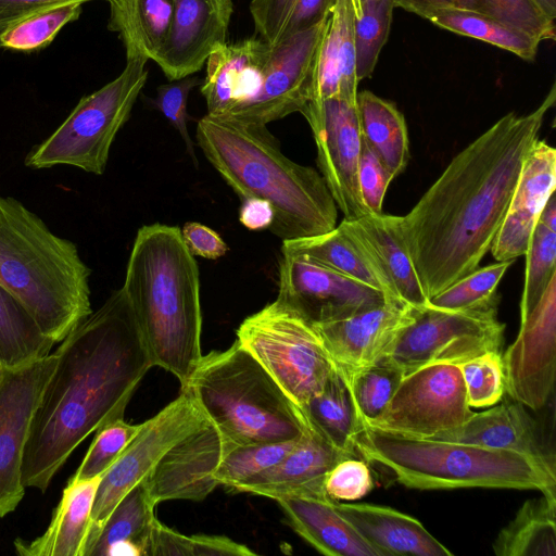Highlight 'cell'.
<instances>
[{
	"mask_svg": "<svg viewBox=\"0 0 556 556\" xmlns=\"http://www.w3.org/2000/svg\"><path fill=\"white\" fill-rule=\"evenodd\" d=\"M555 84L532 112H509L456 154L416 205L401 232L428 299L478 268L503 223Z\"/></svg>",
	"mask_w": 556,
	"mask_h": 556,
	"instance_id": "obj_1",
	"label": "cell"
},
{
	"mask_svg": "<svg viewBox=\"0 0 556 556\" xmlns=\"http://www.w3.org/2000/svg\"><path fill=\"white\" fill-rule=\"evenodd\" d=\"M54 353L58 362L35 412L22 466L25 489L42 493L89 434L123 418L153 367L122 289L78 324Z\"/></svg>",
	"mask_w": 556,
	"mask_h": 556,
	"instance_id": "obj_2",
	"label": "cell"
},
{
	"mask_svg": "<svg viewBox=\"0 0 556 556\" xmlns=\"http://www.w3.org/2000/svg\"><path fill=\"white\" fill-rule=\"evenodd\" d=\"M197 144L242 200L269 202V230L282 241L337 226L338 207L320 173L288 159L266 125L206 114L198 122Z\"/></svg>",
	"mask_w": 556,
	"mask_h": 556,
	"instance_id": "obj_3",
	"label": "cell"
},
{
	"mask_svg": "<svg viewBox=\"0 0 556 556\" xmlns=\"http://www.w3.org/2000/svg\"><path fill=\"white\" fill-rule=\"evenodd\" d=\"M153 366L184 388L201 357L199 268L178 227L142 226L121 288Z\"/></svg>",
	"mask_w": 556,
	"mask_h": 556,
	"instance_id": "obj_4",
	"label": "cell"
},
{
	"mask_svg": "<svg viewBox=\"0 0 556 556\" xmlns=\"http://www.w3.org/2000/svg\"><path fill=\"white\" fill-rule=\"evenodd\" d=\"M89 276L72 241L20 201L0 195V286L55 343L92 313Z\"/></svg>",
	"mask_w": 556,
	"mask_h": 556,
	"instance_id": "obj_5",
	"label": "cell"
},
{
	"mask_svg": "<svg viewBox=\"0 0 556 556\" xmlns=\"http://www.w3.org/2000/svg\"><path fill=\"white\" fill-rule=\"evenodd\" d=\"M356 452L410 489H516L556 496L555 466L518 452L406 437L365 422Z\"/></svg>",
	"mask_w": 556,
	"mask_h": 556,
	"instance_id": "obj_6",
	"label": "cell"
},
{
	"mask_svg": "<svg viewBox=\"0 0 556 556\" xmlns=\"http://www.w3.org/2000/svg\"><path fill=\"white\" fill-rule=\"evenodd\" d=\"M181 389L217 428L224 445L290 441L307 427L299 407L237 340L202 356Z\"/></svg>",
	"mask_w": 556,
	"mask_h": 556,
	"instance_id": "obj_7",
	"label": "cell"
},
{
	"mask_svg": "<svg viewBox=\"0 0 556 556\" xmlns=\"http://www.w3.org/2000/svg\"><path fill=\"white\" fill-rule=\"evenodd\" d=\"M126 66L112 81L81 98L68 117L25 159L39 169L70 165L87 173H104L111 146L146 85L148 59L126 52Z\"/></svg>",
	"mask_w": 556,
	"mask_h": 556,
	"instance_id": "obj_8",
	"label": "cell"
},
{
	"mask_svg": "<svg viewBox=\"0 0 556 556\" xmlns=\"http://www.w3.org/2000/svg\"><path fill=\"white\" fill-rule=\"evenodd\" d=\"M236 333L298 407L323 389L334 367L313 325L278 300L248 316Z\"/></svg>",
	"mask_w": 556,
	"mask_h": 556,
	"instance_id": "obj_9",
	"label": "cell"
},
{
	"mask_svg": "<svg viewBox=\"0 0 556 556\" xmlns=\"http://www.w3.org/2000/svg\"><path fill=\"white\" fill-rule=\"evenodd\" d=\"M497 304L464 311L427 306L397 337L383 357L403 372L433 363L460 364L489 351H501L505 325Z\"/></svg>",
	"mask_w": 556,
	"mask_h": 556,
	"instance_id": "obj_10",
	"label": "cell"
},
{
	"mask_svg": "<svg viewBox=\"0 0 556 556\" xmlns=\"http://www.w3.org/2000/svg\"><path fill=\"white\" fill-rule=\"evenodd\" d=\"M472 413L459 366L433 363L405 372L383 414L367 425L430 439L462 426Z\"/></svg>",
	"mask_w": 556,
	"mask_h": 556,
	"instance_id": "obj_11",
	"label": "cell"
},
{
	"mask_svg": "<svg viewBox=\"0 0 556 556\" xmlns=\"http://www.w3.org/2000/svg\"><path fill=\"white\" fill-rule=\"evenodd\" d=\"M205 418L188 391L181 389L178 397L141 424L138 433L101 477L91 510L85 556H89L104 522L118 502L147 476L176 441Z\"/></svg>",
	"mask_w": 556,
	"mask_h": 556,
	"instance_id": "obj_12",
	"label": "cell"
},
{
	"mask_svg": "<svg viewBox=\"0 0 556 556\" xmlns=\"http://www.w3.org/2000/svg\"><path fill=\"white\" fill-rule=\"evenodd\" d=\"M329 17L271 46L258 91L220 116L267 125L291 113H301L313 99L317 58Z\"/></svg>",
	"mask_w": 556,
	"mask_h": 556,
	"instance_id": "obj_13",
	"label": "cell"
},
{
	"mask_svg": "<svg viewBox=\"0 0 556 556\" xmlns=\"http://www.w3.org/2000/svg\"><path fill=\"white\" fill-rule=\"evenodd\" d=\"M301 114L313 132L320 175L343 219L352 222L370 214L358 187L363 139L357 103L330 98L309 102Z\"/></svg>",
	"mask_w": 556,
	"mask_h": 556,
	"instance_id": "obj_14",
	"label": "cell"
},
{
	"mask_svg": "<svg viewBox=\"0 0 556 556\" xmlns=\"http://www.w3.org/2000/svg\"><path fill=\"white\" fill-rule=\"evenodd\" d=\"M276 300L316 326L377 307L388 299L378 289L318 262L282 254Z\"/></svg>",
	"mask_w": 556,
	"mask_h": 556,
	"instance_id": "obj_15",
	"label": "cell"
},
{
	"mask_svg": "<svg viewBox=\"0 0 556 556\" xmlns=\"http://www.w3.org/2000/svg\"><path fill=\"white\" fill-rule=\"evenodd\" d=\"M58 356L4 369L0 381V518L15 510L25 494L22 466L33 418Z\"/></svg>",
	"mask_w": 556,
	"mask_h": 556,
	"instance_id": "obj_16",
	"label": "cell"
},
{
	"mask_svg": "<svg viewBox=\"0 0 556 556\" xmlns=\"http://www.w3.org/2000/svg\"><path fill=\"white\" fill-rule=\"evenodd\" d=\"M502 359L506 393L531 410L545 407L556 378V275L536 305L520 315L516 340Z\"/></svg>",
	"mask_w": 556,
	"mask_h": 556,
	"instance_id": "obj_17",
	"label": "cell"
},
{
	"mask_svg": "<svg viewBox=\"0 0 556 556\" xmlns=\"http://www.w3.org/2000/svg\"><path fill=\"white\" fill-rule=\"evenodd\" d=\"M224 451L217 428L205 418L176 441L141 480L154 505L168 500H204L217 485Z\"/></svg>",
	"mask_w": 556,
	"mask_h": 556,
	"instance_id": "obj_18",
	"label": "cell"
},
{
	"mask_svg": "<svg viewBox=\"0 0 556 556\" xmlns=\"http://www.w3.org/2000/svg\"><path fill=\"white\" fill-rule=\"evenodd\" d=\"M417 309L400 300L333 323L313 326L324 349L345 377L382 359Z\"/></svg>",
	"mask_w": 556,
	"mask_h": 556,
	"instance_id": "obj_19",
	"label": "cell"
},
{
	"mask_svg": "<svg viewBox=\"0 0 556 556\" xmlns=\"http://www.w3.org/2000/svg\"><path fill=\"white\" fill-rule=\"evenodd\" d=\"M556 188V150L538 139L521 167L491 252L496 262L515 261L527 252L542 208Z\"/></svg>",
	"mask_w": 556,
	"mask_h": 556,
	"instance_id": "obj_20",
	"label": "cell"
},
{
	"mask_svg": "<svg viewBox=\"0 0 556 556\" xmlns=\"http://www.w3.org/2000/svg\"><path fill=\"white\" fill-rule=\"evenodd\" d=\"M168 33L154 61L169 80L199 72L211 53L225 42L229 21L215 0H173Z\"/></svg>",
	"mask_w": 556,
	"mask_h": 556,
	"instance_id": "obj_21",
	"label": "cell"
},
{
	"mask_svg": "<svg viewBox=\"0 0 556 556\" xmlns=\"http://www.w3.org/2000/svg\"><path fill=\"white\" fill-rule=\"evenodd\" d=\"M271 45L260 37L219 45L208 56L201 84L207 114L225 115L258 91Z\"/></svg>",
	"mask_w": 556,
	"mask_h": 556,
	"instance_id": "obj_22",
	"label": "cell"
},
{
	"mask_svg": "<svg viewBox=\"0 0 556 556\" xmlns=\"http://www.w3.org/2000/svg\"><path fill=\"white\" fill-rule=\"evenodd\" d=\"M345 457L352 456L334 448L307 426L279 463L238 484L233 490L275 501L319 493L325 491L327 473Z\"/></svg>",
	"mask_w": 556,
	"mask_h": 556,
	"instance_id": "obj_23",
	"label": "cell"
},
{
	"mask_svg": "<svg viewBox=\"0 0 556 556\" xmlns=\"http://www.w3.org/2000/svg\"><path fill=\"white\" fill-rule=\"evenodd\" d=\"M430 439L518 452L555 466L554 452L547 446L541 425L514 400L473 412L462 426Z\"/></svg>",
	"mask_w": 556,
	"mask_h": 556,
	"instance_id": "obj_24",
	"label": "cell"
},
{
	"mask_svg": "<svg viewBox=\"0 0 556 556\" xmlns=\"http://www.w3.org/2000/svg\"><path fill=\"white\" fill-rule=\"evenodd\" d=\"M400 219L401 216L382 213L367 214L352 222L343 219L342 223L391 282L397 296L413 308L424 309L429 305V299L413 266Z\"/></svg>",
	"mask_w": 556,
	"mask_h": 556,
	"instance_id": "obj_25",
	"label": "cell"
},
{
	"mask_svg": "<svg viewBox=\"0 0 556 556\" xmlns=\"http://www.w3.org/2000/svg\"><path fill=\"white\" fill-rule=\"evenodd\" d=\"M337 508L378 556L453 554L418 519L394 508L341 501H337Z\"/></svg>",
	"mask_w": 556,
	"mask_h": 556,
	"instance_id": "obj_26",
	"label": "cell"
},
{
	"mask_svg": "<svg viewBox=\"0 0 556 556\" xmlns=\"http://www.w3.org/2000/svg\"><path fill=\"white\" fill-rule=\"evenodd\" d=\"M292 529L328 556H378L325 491L278 500Z\"/></svg>",
	"mask_w": 556,
	"mask_h": 556,
	"instance_id": "obj_27",
	"label": "cell"
},
{
	"mask_svg": "<svg viewBox=\"0 0 556 556\" xmlns=\"http://www.w3.org/2000/svg\"><path fill=\"white\" fill-rule=\"evenodd\" d=\"M101 477L68 481L45 533L30 542L16 539V553L22 556H85Z\"/></svg>",
	"mask_w": 556,
	"mask_h": 556,
	"instance_id": "obj_28",
	"label": "cell"
},
{
	"mask_svg": "<svg viewBox=\"0 0 556 556\" xmlns=\"http://www.w3.org/2000/svg\"><path fill=\"white\" fill-rule=\"evenodd\" d=\"M281 253L307 257L378 289L388 300L402 301L342 222L323 235L283 240Z\"/></svg>",
	"mask_w": 556,
	"mask_h": 556,
	"instance_id": "obj_29",
	"label": "cell"
},
{
	"mask_svg": "<svg viewBox=\"0 0 556 556\" xmlns=\"http://www.w3.org/2000/svg\"><path fill=\"white\" fill-rule=\"evenodd\" d=\"M299 409L307 426L330 445L344 454L358 456L356 438L363 421L349 381L336 365L323 389Z\"/></svg>",
	"mask_w": 556,
	"mask_h": 556,
	"instance_id": "obj_30",
	"label": "cell"
},
{
	"mask_svg": "<svg viewBox=\"0 0 556 556\" xmlns=\"http://www.w3.org/2000/svg\"><path fill=\"white\" fill-rule=\"evenodd\" d=\"M363 142L394 179L406 167L409 140L404 115L396 105L369 90L356 98Z\"/></svg>",
	"mask_w": 556,
	"mask_h": 556,
	"instance_id": "obj_31",
	"label": "cell"
},
{
	"mask_svg": "<svg viewBox=\"0 0 556 556\" xmlns=\"http://www.w3.org/2000/svg\"><path fill=\"white\" fill-rule=\"evenodd\" d=\"M492 547L497 556H555L556 496L526 501Z\"/></svg>",
	"mask_w": 556,
	"mask_h": 556,
	"instance_id": "obj_32",
	"label": "cell"
},
{
	"mask_svg": "<svg viewBox=\"0 0 556 556\" xmlns=\"http://www.w3.org/2000/svg\"><path fill=\"white\" fill-rule=\"evenodd\" d=\"M109 29L119 34L127 51L153 60L162 46L174 12L173 0H109Z\"/></svg>",
	"mask_w": 556,
	"mask_h": 556,
	"instance_id": "obj_33",
	"label": "cell"
},
{
	"mask_svg": "<svg viewBox=\"0 0 556 556\" xmlns=\"http://www.w3.org/2000/svg\"><path fill=\"white\" fill-rule=\"evenodd\" d=\"M53 340L48 338L27 309L0 286V363L17 368L48 356Z\"/></svg>",
	"mask_w": 556,
	"mask_h": 556,
	"instance_id": "obj_34",
	"label": "cell"
},
{
	"mask_svg": "<svg viewBox=\"0 0 556 556\" xmlns=\"http://www.w3.org/2000/svg\"><path fill=\"white\" fill-rule=\"evenodd\" d=\"M155 506L143 482L137 483L108 517L89 556H104L109 547L118 543H130L141 555L149 556Z\"/></svg>",
	"mask_w": 556,
	"mask_h": 556,
	"instance_id": "obj_35",
	"label": "cell"
},
{
	"mask_svg": "<svg viewBox=\"0 0 556 556\" xmlns=\"http://www.w3.org/2000/svg\"><path fill=\"white\" fill-rule=\"evenodd\" d=\"M334 0H252L250 13L257 36L277 45L328 17Z\"/></svg>",
	"mask_w": 556,
	"mask_h": 556,
	"instance_id": "obj_36",
	"label": "cell"
},
{
	"mask_svg": "<svg viewBox=\"0 0 556 556\" xmlns=\"http://www.w3.org/2000/svg\"><path fill=\"white\" fill-rule=\"evenodd\" d=\"M429 21L455 34L507 50L526 61L534 60L540 45V41L527 34L472 10L459 8L446 10L435 14Z\"/></svg>",
	"mask_w": 556,
	"mask_h": 556,
	"instance_id": "obj_37",
	"label": "cell"
},
{
	"mask_svg": "<svg viewBox=\"0 0 556 556\" xmlns=\"http://www.w3.org/2000/svg\"><path fill=\"white\" fill-rule=\"evenodd\" d=\"M81 4L60 3L10 23L0 31V49L34 51L47 47L64 25L79 17Z\"/></svg>",
	"mask_w": 556,
	"mask_h": 556,
	"instance_id": "obj_38",
	"label": "cell"
},
{
	"mask_svg": "<svg viewBox=\"0 0 556 556\" xmlns=\"http://www.w3.org/2000/svg\"><path fill=\"white\" fill-rule=\"evenodd\" d=\"M514 261L476 268L429 299V306L464 311L498 303L497 287Z\"/></svg>",
	"mask_w": 556,
	"mask_h": 556,
	"instance_id": "obj_39",
	"label": "cell"
},
{
	"mask_svg": "<svg viewBox=\"0 0 556 556\" xmlns=\"http://www.w3.org/2000/svg\"><path fill=\"white\" fill-rule=\"evenodd\" d=\"M403 376L402 369L382 358L345 377L362 421L371 424L383 414Z\"/></svg>",
	"mask_w": 556,
	"mask_h": 556,
	"instance_id": "obj_40",
	"label": "cell"
},
{
	"mask_svg": "<svg viewBox=\"0 0 556 556\" xmlns=\"http://www.w3.org/2000/svg\"><path fill=\"white\" fill-rule=\"evenodd\" d=\"M298 439L277 443L224 445L215 479L218 484L235 489L279 463Z\"/></svg>",
	"mask_w": 556,
	"mask_h": 556,
	"instance_id": "obj_41",
	"label": "cell"
},
{
	"mask_svg": "<svg viewBox=\"0 0 556 556\" xmlns=\"http://www.w3.org/2000/svg\"><path fill=\"white\" fill-rule=\"evenodd\" d=\"M391 0L362 3V15L354 17L355 65L358 81L369 78L386 45L392 22Z\"/></svg>",
	"mask_w": 556,
	"mask_h": 556,
	"instance_id": "obj_42",
	"label": "cell"
},
{
	"mask_svg": "<svg viewBox=\"0 0 556 556\" xmlns=\"http://www.w3.org/2000/svg\"><path fill=\"white\" fill-rule=\"evenodd\" d=\"M250 556L248 546L220 535H185L155 519L149 556Z\"/></svg>",
	"mask_w": 556,
	"mask_h": 556,
	"instance_id": "obj_43",
	"label": "cell"
},
{
	"mask_svg": "<svg viewBox=\"0 0 556 556\" xmlns=\"http://www.w3.org/2000/svg\"><path fill=\"white\" fill-rule=\"evenodd\" d=\"M525 287L520 315L531 311L556 275V231L539 219L533 228L526 254Z\"/></svg>",
	"mask_w": 556,
	"mask_h": 556,
	"instance_id": "obj_44",
	"label": "cell"
},
{
	"mask_svg": "<svg viewBox=\"0 0 556 556\" xmlns=\"http://www.w3.org/2000/svg\"><path fill=\"white\" fill-rule=\"evenodd\" d=\"M471 408H488L506 394L502 354L489 351L458 364Z\"/></svg>",
	"mask_w": 556,
	"mask_h": 556,
	"instance_id": "obj_45",
	"label": "cell"
},
{
	"mask_svg": "<svg viewBox=\"0 0 556 556\" xmlns=\"http://www.w3.org/2000/svg\"><path fill=\"white\" fill-rule=\"evenodd\" d=\"M476 12L527 34L538 41L554 40L555 20L535 0H476Z\"/></svg>",
	"mask_w": 556,
	"mask_h": 556,
	"instance_id": "obj_46",
	"label": "cell"
},
{
	"mask_svg": "<svg viewBox=\"0 0 556 556\" xmlns=\"http://www.w3.org/2000/svg\"><path fill=\"white\" fill-rule=\"evenodd\" d=\"M140 425L124 418L114 419L98 429L81 464L70 481L89 480L102 476L121 456L138 433Z\"/></svg>",
	"mask_w": 556,
	"mask_h": 556,
	"instance_id": "obj_47",
	"label": "cell"
},
{
	"mask_svg": "<svg viewBox=\"0 0 556 556\" xmlns=\"http://www.w3.org/2000/svg\"><path fill=\"white\" fill-rule=\"evenodd\" d=\"M203 80L187 76L157 87L156 97L151 101L153 108L161 112L185 141L188 155L198 165L194 143L188 130L187 104L190 91Z\"/></svg>",
	"mask_w": 556,
	"mask_h": 556,
	"instance_id": "obj_48",
	"label": "cell"
},
{
	"mask_svg": "<svg viewBox=\"0 0 556 556\" xmlns=\"http://www.w3.org/2000/svg\"><path fill=\"white\" fill-rule=\"evenodd\" d=\"M324 488L327 495L334 501H356L374 489V477L364 458L345 457L327 473Z\"/></svg>",
	"mask_w": 556,
	"mask_h": 556,
	"instance_id": "obj_49",
	"label": "cell"
},
{
	"mask_svg": "<svg viewBox=\"0 0 556 556\" xmlns=\"http://www.w3.org/2000/svg\"><path fill=\"white\" fill-rule=\"evenodd\" d=\"M331 16L338 27V52L341 67L340 98L356 102L358 79L355 65L354 13L349 0H334Z\"/></svg>",
	"mask_w": 556,
	"mask_h": 556,
	"instance_id": "obj_50",
	"label": "cell"
},
{
	"mask_svg": "<svg viewBox=\"0 0 556 556\" xmlns=\"http://www.w3.org/2000/svg\"><path fill=\"white\" fill-rule=\"evenodd\" d=\"M393 180L381 161L363 142L358 164V187L370 214H382L383 200Z\"/></svg>",
	"mask_w": 556,
	"mask_h": 556,
	"instance_id": "obj_51",
	"label": "cell"
},
{
	"mask_svg": "<svg viewBox=\"0 0 556 556\" xmlns=\"http://www.w3.org/2000/svg\"><path fill=\"white\" fill-rule=\"evenodd\" d=\"M180 232L182 241L192 256L216 260L228 252V245L222 237L201 223L188 222Z\"/></svg>",
	"mask_w": 556,
	"mask_h": 556,
	"instance_id": "obj_52",
	"label": "cell"
},
{
	"mask_svg": "<svg viewBox=\"0 0 556 556\" xmlns=\"http://www.w3.org/2000/svg\"><path fill=\"white\" fill-rule=\"evenodd\" d=\"M72 1L84 3L91 0H0V31L10 23L36 11Z\"/></svg>",
	"mask_w": 556,
	"mask_h": 556,
	"instance_id": "obj_53",
	"label": "cell"
},
{
	"mask_svg": "<svg viewBox=\"0 0 556 556\" xmlns=\"http://www.w3.org/2000/svg\"><path fill=\"white\" fill-rule=\"evenodd\" d=\"M239 222L249 230L269 229L274 222V208L264 199H243L239 210Z\"/></svg>",
	"mask_w": 556,
	"mask_h": 556,
	"instance_id": "obj_54",
	"label": "cell"
},
{
	"mask_svg": "<svg viewBox=\"0 0 556 556\" xmlns=\"http://www.w3.org/2000/svg\"><path fill=\"white\" fill-rule=\"evenodd\" d=\"M394 8H401L424 18L430 20L435 14L459 8L458 0H391ZM460 9V8H459Z\"/></svg>",
	"mask_w": 556,
	"mask_h": 556,
	"instance_id": "obj_55",
	"label": "cell"
},
{
	"mask_svg": "<svg viewBox=\"0 0 556 556\" xmlns=\"http://www.w3.org/2000/svg\"><path fill=\"white\" fill-rule=\"evenodd\" d=\"M539 220L553 231H556V198L554 193L542 208Z\"/></svg>",
	"mask_w": 556,
	"mask_h": 556,
	"instance_id": "obj_56",
	"label": "cell"
},
{
	"mask_svg": "<svg viewBox=\"0 0 556 556\" xmlns=\"http://www.w3.org/2000/svg\"><path fill=\"white\" fill-rule=\"evenodd\" d=\"M540 8L553 20L556 17V0H535Z\"/></svg>",
	"mask_w": 556,
	"mask_h": 556,
	"instance_id": "obj_57",
	"label": "cell"
},
{
	"mask_svg": "<svg viewBox=\"0 0 556 556\" xmlns=\"http://www.w3.org/2000/svg\"><path fill=\"white\" fill-rule=\"evenodd\" d=\"M223 16L230 22L232 14V0H215Z\"/></svg>",
	"mask_w": 556,
	"mask_h": 556,
	"instance_id": "obj_58",
	"label": "cell"
},
{
	"mask_svg": "<svg viewBox=\"0 0 556 556\" xmlns=\"http://www.w3.org/2000/svg\"><path fill=\"white\" fill-rule=\"evenodd\" d=\"M354 13V17L358 18L362 15V0H349Z\"/></svg>",
	"mask_w": 556,
	"mask_h": 556,
	"instance_id": "obj_59",
	"label": "cell"
},
{
	"mask_svg": "<svg viewBox=\"0 0 556 556\" xmlns=\"http://www.w3.org/2000/svg\"><path fill=\"white\" fill-rule=\"evenodd\" d=\"M460 9L472 10L476 8V0H458Z\"/></svg>",
	"mask_w": 556,
	"mask_h": 556,
	"instance_id": "obj_60",
	"label": "cell"
},
{
	"mask_svg": "<svg viewBox=\"0 0 556 556\" xmlns=\"http://www.w3.org/2000/svg\"><path fill=\"white\" fill-rule=\"evenodd\" d=\"M4 367L2 366V364L0 363V381L2 379V376H3V372H4Z\"/></svg>",
	"mask_w": 556,
	"mask_h": 556,
	"instance_id": "obj_61",
	"label": "cell"
},
{
	"mask_svg": "<svg viewBox=\"0 0 556 556\" xmlns=\"http://www.w3.org/2000/svg\"><path fill=\"white\" fill-rule=\"evenodd\" d=\"M370 1H377V0H362V3H364V2H370Z\"/></svg>",
	"mask_w": 556,
	"mask_h": 556,
	"instance_id": "obj_62",
	"label": "cell"
}]
</instances>
